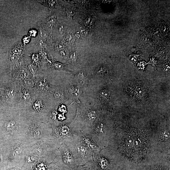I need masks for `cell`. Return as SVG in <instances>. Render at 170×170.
Masks as SVG:
<instances>
[{
	"mask_svg": "<svg viewBox=\"0 0 170 170\" xmlns=\"http://www.w3.org/2000/svg\"><path fill=\"white\" fill-rule=\"evenodd\" d=\"M44 95L40 93L34 95L28 103L23 105L19 108L20 114L37 118L43 122H47L53 108L46 103Z\"/></svg>",
	"mask_w": 170,
	"mask_h": 170,
	"instance_id": "7a4b0ae2",
	"label": "cell"
},
{
	"mask_svg": "<svg viewBox=\"0 0 170 170\" xmlns=\"http://www.w3.org/2000/svg\"><path fill=\"white\" fill-rule=\"evenodd\" d=\"M12 51L15 55H20L23 51L22 47L19 46H15L12 49Z\"/></svg>",
	"mask_w": 170,
	"mask_h": 170,
	"instance_id": "7c38bea8",
	"label": "cell"
},
{
	"mask_svg": "<svg viewBox=\"0 0 170 170\" xmlns=\"http://www.w3.org/2000/svg\"><path fill=\"white\" fill-rule=\"evenodd\" d=\"M24 84H26L27 86L29 87H31L34 86V83L33 81L31 79H25L24 80Z\"/></svg>",
	"mask_w": 170,
	"mask_h": 170,
	"instance_id": "4fadbf2b",
	"label": "cell"
},
{
	"mask_svg": "<svg viewBox=\"0 0 170 170\" xmlns=\"http://www.w3.org/2000/svg\"><path fill=\"white\" fill-rule=\"evenodd\" d=\"M28 67H29V70H30L33 76L34 75L36 72L35 69V68L34 67L31 65H29Z\"/></svg>",
	"mask_w": 170,
	"mask_h": 170,
	"instance_id": "9a60e30c",
	"label": "cell"
},
{
	"mask_svg": "<svg viewBox=\"0 0 170 170\" xmlns=\"http://www.w3.org/2000/svg\"><path fill=\"white\" fill-rule=\"evenodd\" d=\"M125 90L132 99L140 103H146L151 99V93L149 88L140 81L130 82L126 86Z\"/></svg>",
	"mask_w": 170,
	"mask_h": 170,
	"instance_id": "52a82bcc",
	"label": "cell"
},
{
	"mask_svg": "<svg viewBox=\"0 0 170 170\" xmlns=\"http://www.w3.org/2000/svg\"><path fill=\"white\" fill-rule=\"evenodd\" d=\"M23 129V117L18 112L14 109L6 121L0 126V138L6 140L21 139Z\"/></svg>",
	"mask_w": 170,
	"mask_h": 170,
	"instance_id": "3957f363",
	"label": "cell"
},
{
	"mask_svg": "<svg viewBox=\"0 0 170 170\" xmlns=\"http://www.w3.org/2000/svg\"><path fill=\"white\" fill-rule=\"evenodd\" d=\"M65 144L71 151L75 162H84L93 160L92 153L81 142L76 134L72 140L67 141Z\"/></svg>",
	"mask_w": 170,
	"mask_h": 170,
	"instance_id": "5b68a950",
	"label": "cell"
},
{
	"mask_svg": "<svg viewBox=\"0 0 170 170\" xmlns=\"http://www.w3.org/2000/svg\"><path fill=\"white\" fill-rule=\"evenodd\" d=\"M75 134L79 137L83 144L91 152L93 155L97 154L100 152V147L90 136L85 133L83 130L78 131Z\"/></svg>",
	"mask_w": 170,
	"mask_h": 170,
	"instance_id": "9c48e42d",
	"label": "cell"
},
{
	"mask_svg": "<svg viewBox=\"0 0 170 170\" xmlns=\"http://www.w3.org/2000/svg\"><path fill=\"white\" fill-rule=\"evenodd\" d=\"M21 116L23 119V129L21 140L27 145L29 146L39 140L52 137V128L48 122L37 118Z\"/></svg>",
	"mask_w": 170,
	"mask_h": 170,
	"instance_id": "6da1fadb",
	"label": "cell"
},
{
	"mask_svg": "<svg viewBox=\"0 0 170 170\" xmlns=\"http://www.w3.org/2000/svg\"><path fill=\"white\" fill-rule=\"evenodd\" d=\"M109 93L106 90H103L101 93H100V97L101 99L105 101L106 100H108L109 98Z\"/></svg>",
	"mask_w": 170,
	"mask_h": 170,
	"instance_id": "8fae6325",
	"label": "cell"
},
{
	"mask_svg": "<svg viewBox=\"0 0 170 170\" xmlns=\"http://www.w3.org/2000/svg\"><path fill=\"white\" fill-rule=\"evenodd\" d=\"M56 19L55 17H52L49 20L48 24L50 26H52L55 23Z\"/></svg>",
	"mask_w": 170,
	"mask_h": 170,
	"instance_id": "5bb4252c",
	"label": "cell"
},
{
	"mask_svg": "<svg viewBox=\"0 0 170 170\" xmlns=\"http://www.w3.org/2000/svg\"><path fill=\"white\" fill-rule=\"evenodd\" d=\"M51 127L52 129L51 136L60 145L65 144L67 141L72 140L74 134L77 132L73 122Z\"/></svg>",
	"mask_w": 170,
	"mask_h": 170,
	"instance_id": "ba28073f",
	"label": "cell"
},
{
	"mask_svg": "<svg viewBox=\"0 0 170 170\" xmlns=\"http://www.w3.org/2000/svg\"><path fill=\"white\" fill-rule=\"evenodd\" d=\"M8 146V163H25L28 146L21 139L7 140Z\"/></svg>",
	"mask_w": 170,
	"mask_h": 170,
	"instance_id": "277c9868",
	"label": "cell"
},
{
	"mask_svg": "<svg viewBox=\"0 0 170 170\" xmlns=\"http://www.w3.org/2000/svg\"><path fill=\"white\" fill-rule=\"evenodd\" d=\"M60 145L52 138L39 140L28 146V151L35 154L39 158L47 157L59 150Z\"/></svg>",
	"mask_w": 170,
	"mask_h": 170,
	"instance_id": "8992f818",
	"label": "cell"
},
{
	"mask_svg": "<svg viewBox=\"0 0 170 170\" xmlns=\"http://www.w3.org/2000/svg\"><path fill=\"white\" fill-rule=\"evenodd\" d=\"M62 161L65 164L71 165L75 162L72 153L68 146L65 144H62L59 148Z\"/></svg>",
	"mask_w": 170,
	"mask_h": 170,
	"instance_id": "30bf717a",
	"label": "cell"
},
{
	"mask_svg": "<svg viewBox=\"0 0 170 170\" xmlns=\"http://www.w3.org/2000/svg\"><path fill=\"white\" fill-rule=\"evenodd\" d=\"M19 58V57L18 56L14 54L13 55L11 56V60L15 62V61H16Z\"/></svg>",
	"mask_w": 170,
	"mask_h": 170,
	"instance_id": "2e32d148",
	"label": "cell"
}]
</instances>
